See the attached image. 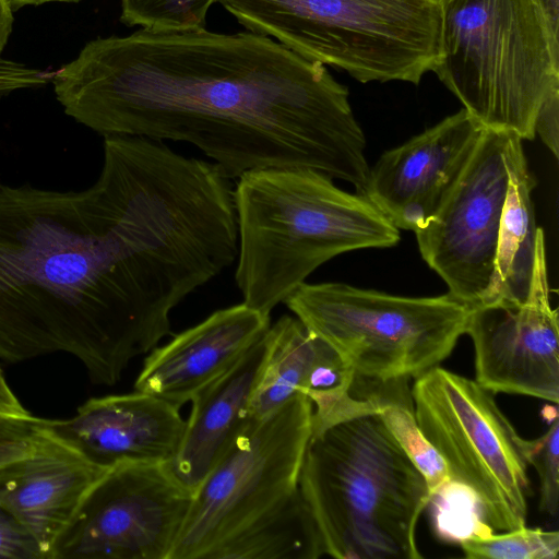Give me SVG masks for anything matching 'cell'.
I'll use <instances>...</instances> for the list:
<instances>
[{
    "label": "cell",
    "instance_id": "cell-1",
    "mask_svg": "<svg viewBox=\"0 0 559 559\" xmlns=\"http://www.w3.org/2000/svg\"><path fill=\"white\" fill-rule=\"evenodd\" d=\"M97 180L0 183V359L64 352L96 385L171 334L170 312L237 255L234 211L198 158L104 136Z\"/></svg>",
    "mask_w": 559,
    "mask_h": 559
},
{
    "label": "cell",
    "instance_id": "cell-2",
    "mask_svg": "<svg viewBox=\"0 0 559 559\" xmlns=\"http://www.w3.org/2000/svg\"><path fill=\"white\" fill-rule=\"evenodd\" d=\"M51 81L64 112L104 136L187 142L228 179L301 167L365 189L347 87L270 37L140 28L88 41Z\"/></svg>",
    "mask_w": 559,
    "mask_h": 559
},
{
    "label": "cell",
    "instance_id": "cell-3",
    "mask_svg": "<svg viewBox=\"0 0 559 559\" xmlns=\"http://www.w3.org/2000/svg\"><path fill=\"white\" fill-rule=\"evenodd\" d=\"M234 203L235 281L242 302L265 313L334 257L400 241V229L366 198L311 168L247 171L238 178Z\"/></svg>",
    "mask_w": 559,
    "mask_h": 559
},
{
    "label": "cell",
    "instance_id": "cell-4",
    "mask_svg": "<svg viewBox=\"0 0 559 559\" xmlns=\"http://www.w3.org/2000/svg\"><path fill=\"white\" fill-rule=\"evenodd\" d=\"M299 490L337 559H418L416 526L431 501L425 477L378 412L311 433Z\"/></svg>",
    "mask_w": 559,
    "mask_h": 559
},
{
    "label": "cell",
    "instance_id": "cell-5",
    "mask_svg": "<svg viewBox=\"0 0 559 559\" xmlns=\"http://www.w3.org/2000/svg\"><path fill=\"white\" fill-rule=\"evenodd\" d=\"M432 72L484 129L535 139V118L559 87V44L533 0H440Z\"/></svg>",
    "mask_w": 559,
    "mask_h": 559
},
{
    "label": "cell",
    "instance_id": "cell-6",
    "mask_svg": "<svg viewBox=\"0 0 559 559\" xmlns=\"http://www.w3.org/2000/svg\"><path fill=\"white\" fill-rule=\"evenodd\" d=\"M247 31L361 83L415 85L441 52L440 0H216Z\"/></svg>",
    "mask_w": 559,
    "mask_h": 559
},
{
    "label": "cell",
    "instance_id": "cell-7",
    "mask_svg": "<svg viewBox=\"0 0 559 559\" xmlns=\"http://www.w3.org/2000/svg\"><path fill=\"white\" fill-rule=\"evenodd\" d=\"M284 304L326 342L355 378H417L439 366L465 334L471 308L449 293L403 297L344 283H304Z\"/></svg>",
    "mask_w": 559,
    "mask_h": 559
},
{
    "label": "cell",
    "instance_id": "cell-8",
    "mask_svg": "<svg viewBox=\"0 0 559 559\" xmlns=\"http://www.w3.org/2000/svg\"><path fill=\"white\" fill-rule=\"evenodd\" d=\"M411 392L419 430L442 459L450 484L466 491L492 530L525 526V439L493 393L439 366L417 377Z\"/></svg>",
    "mask_w": 559,
    "mask_h": 559
},
{
    "label": "cell",
    "instance_id": "cell-9",
    "mask_svg": "<svg viewBox=\"0 0 559 559\" xmlns=\"http://www.w3.org/2000/svg\"><path fill=\"white\" fill-rule=\"evenodd\" d=\"M302 393L261 420H248L193 493L169 559H206L224 540L298 489L311 436Z\"/></svg>",
    "mask_w": 559,
    "mask_h": 559
},
{
    "label": "cell",
    "instance_id": "cell-10",
    "mask_svg": "<svg viewBox=\"0 0 559 559\" xmlns=\"http://www.w3.org/2000/svg\"><path fill=\"white\" fill-rule=\"evenodd\" d=\"M193 491L170 462H124L90 490L49 559H169Z\"/></svg>",
    "mask_w": 559,
    "mask_h": 559
},
{
    "label": "cell",
    "instance_id": "cell-11",
    "mask_svg": "<svg viewBox=\"0 0 559 559\" xmlns=\"http://www.w3.org/2000/svg\"><path fill=\"white\" fill-rule=\"evenodd\" d=\"M511 134L484 129L449 197L415 231L423 259L445 282L448 293L469 308L484 304L493 275Z\"/></svg>",
    "mask_w": 559,
    "mask_h": 559
},
{
    "label": "cell",
    "instance_id": "cell-12",
    "mask_svg": "<svg viewBox=\"0 0 559 559\" xmlns=\"http://www.w3.org/2000/svg\"><path fill=\"white\" fill-rule=\"evenodd\" d=\"M465 333L474 345L475 381L480 386L559 402L558 309L550 304L542 228L527 299L471 308Z\"/></svg>",
    "mask_w": 559,
    "mask_h": 559
},
{
    "label": "cell",
    "instance_id": "cell-13",
    "mask_svg": "<svg viewBox=\"0 0 559 559\" xmlns=\"http://www.w3.org/2000/svg\"><path fill=\"white\" fill-rule=\"evenodd\" d=\"M484 128L463 108L403 144L369 168L361 197L397 229L424 227L464 171Z\"/></svg>",
    "mask_w": 559,
    "mask_h": 559
},
{
    "label": "cell",
    "instance_id": "cell-14",
    "mask_svg": "<svg viewBox=\"0 0 559 559\" xmlns=\"http://www.w3.org/2000/svg\"><path fill=\"white\" fill-rule=\"evenodd\" d=\"M179 408L134 390L88 399L69 418H45V429L107 468L124 462H171L186 428Z\"/></svg>",
    "mask_w": 559,
    "mask_h": 559
},
{
    "label": "cell",
    "instance_id": "cell-15",
    "mask_svg": "<svg viewBox=\"0 0 559 559\" xmlns=\"http://www.w3.org/2000/svg\"><path fill=\"white\" fill-rule=\"evenodd\" d=\"M270 325V313L245 302L216 310L152 349L134 390L180 407L235 365Z\"/></svg>",
    "mask_w": 559,
    "mask_h": 559
},
{
    "label": "cell",
    "instance_id": "cell-16",
    "mask_svg": "<svg viewBox=\"0 0 559 559\" xmlns=\"http://www.w3.org/2000/svg\"><path fill=\"white\" fill-rule=\"evenodd\" d=\"M108 469L45 429L31 454L0 471V506L29 531L49 559L56 540Z\"/></svg>",
    "mask_w": 559,
    "mask_h": 559
},
{
    "label": "cell",
    "instance_id": "cell-17",
    "mask_svg": "<svg viewBox=\"0 0 559 559\" xmlns=\"http://www.w3.org/2000/svg\"><path fill=\"white\" fill-rule=\"evenodd\" d=\"M265 336L191 400L185 433L170 465L193 492L248 421L249 401L265 355Z\"/></svg>",
    "mask_w": 559,
    "mask_h": 559
},
{
    "label": "cell",
    "instance_id": "cell-18",
    "mask_svg": "<svg viewBox=\"0 0 559 559\" xmlns=\"http://www.w3.org/2000/svg\"><path fill=\"white\" fill-rule=\"evenodd\" d=\"M509 186L500 217L493 275L481 305L524 302L530 294L536 253L537 229L523 140L511 134L508 146ZM480 306V305H479Z\"/></svg>",
    "mask_w": 559,
    "mask_h": 559
},
{
    "label": "cell",
    "instance_id": "cell-19",
    "mask_svg": "<svg viewBox=\"0 0 559 559\" xmlns=\"http://www.w3.org/2000/svg\"><path fill=\"white\" fill-rule=\"evenodd\" d=\"M323 555L321 535L298 487L215 547L206 559H318Z\"/></svg>",
    "mask_w": 559,
    "mask_h": 559
},
{
    "label": "cell",
    "instance_id": "cell-20",
    "mask_svg": "<svg viewBox=\"0 0 559 559\" xmlns=\"http://www.w3.org/2000/svg\"><path fill=\"white\" fill-rule=\"evenodd\" d=\"M321 344L322 340L296 317L283 316L270 325L264 359L248 405V420H261L302 393Z\"/></svg>",
    "mask_w": 559,
    "mask_h": 559
},
{
    "label": "cell",
    "instance_id": "cell-21",
    "mask_svg": "<svg viewBox=\"0 0 559 559\" xmlns=\"http://www.w3.org/2000/svg\"><path fill=\"white\" fill-rule=\"evenodd\" d=\"M408 381H368L366 386L386 428L425 477L432 499L449 487L450 479L442 459L419 430Z\"/></svg>",
    "mask_w": 559,
    "mask_h": 559
},
{
    "label": "cell",
    "instance_id": "cell-22",
    "mask_svg": "<svg viewBox=\"0 0 559 559\" xmlns=\"http://www.w3.org/2000/svg\"><path fill=\"white\" fill-rule=\"evenodd\" d=\"M461 547L471 559H557L559 533L526 526L497 535L472 533Z\"/></svg>",
    "mask_w": 559,
    "mask_h": 559
},
{
    "label": "cell",
    "instance_id": "cell-23",
    "mask_svg": "<svg viewBox=\"0 0 559 559\" xmlns=\"http://www.w3.org/2000/svg\"><path fill=\"white\" fill-rule=\"evenodd\" d=\"M214 2L216 0H121L120 21L150 31L202 29Z\"/></svg>",
    "mask_w": 559,
    "mask_h": 559
},
{
    "label": "cell",
    "instance_id": "cell-24",
    "mask_svg": "<svg viewBox=\"0 0 559 559\" xmlns=\"http://www.w3.org/2000/svg\"><path fill=\"white\" fill-rule=\"evenodd\" d=\"M527 464L535 467L539 480V508L557 516L559 507V418L537 439L524 440Z\"/></svg>",
    "mask_w": 559,
    "mask_h": 559
},
{
    "label": "cell",
    "instance_id": "cell-25",
    "mask_svg": "<svg viewBox=\"0 0 559 559\" xmlns=\"http://www.w3.org/2000/svg\"><path fill=\"white\" fill-rule=\"evenodd\" d=\"M45 418L0 411V471L31 454L44 436Z\"/></svg>",
    "mask_w": 559,
    "mask_h": 559
},
{
    "label": "cell",
    "instance_id": "cell-26",
    "mask_svg": "<svg viewBox=\"0 0 559 559\" xmlns=\"http://www.w3.org/2000/svg\"><path fill=\"white\" fill-rule=\"evenodd\" d=\"M0 559H45L29 531L0 506Z\"/></svg>",
    "mask_w": 559,
    "mask_h": 559
},
{
    "label": "cell",
    "instance_id": "cell-27",
    "mask_svg": "<svg viewBox=\"0 0 559 559\" xmlns=\"http://www.w3.org/2000/svg\"><path fill=\"white\" fill-rule=\"evenodd\" d=\"M535 134H538L544 144L556 158L559 157V87L542 103L535 118Z\"/></svg>",
    "mask_w": 559,
    "mask_h": 559
},
{
    "label": "cell",
    "instance_id": "cell-28",
    "mask_svg": "<svg viewBox=\"0 0 559 559\" xmlns=\"http://www.w3.org/2000/svg\"><path fill=\"white\" fill-rule=\"evenodd\" d=\"M537 5L554 41L559 44V0H533Z\"/></svg>",
    "mask_w": 559,
    "mask_h": 559
},
{
    "label": "cell",
    "instance_id": "cell-29",
    "mask_svg": "<svg viewBox=\"0 0 559 559\" xmlns=\"http://www.w3.org/2000/svg\"><path fill=\"white\" fill-rule=\"evenodd\" d=\"M0 411L14 415H28L29 412L21 404L10 388L0 368Z\"/></svg>",
    "mask_w": 559,
    "mask_h": 559
},
{
    "label": "cell",
    "instance_id": "cell-30",
    "mask_svg": "<svg viewBox=\"0 0 559 559\" xmlns=\"http://www.w3.org/2000/svg\"><path fill=\"white\" fill-rule=\"evenodd\" d=\"M13 26V10L9 0H0V57L8 44Z\"/></svg>",
    "mask_w": 559,
    "mask_h": 559
},
{
    "label": "cell",
    "instance_id": "cell-31",
    "mask_svg": "<svg viewBox=\"0 0 559 559\" xmlns=\"http://www.w3.org/2000/svg\"><path fill=\"white\" fill-rule=\"evenodd\" d=\"M81 0H9L12 10H19L26 5H40L48 2H79Z\"/></svg>",
    "mask_w": 559,
    "mask_h": 559
}]
</instances>
